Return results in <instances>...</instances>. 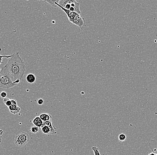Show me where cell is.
<instances>
[{
  "label": "cell",
  "instance_id": "cb8c5ba5",
  "mask_svg": "<svg viewBox=\"0 0 157 155\" xmlns=\"http://www.w3.org/2000/svg\"><path fill=\"white\" fill-rule=\"evenodd\" d=\"M156 154V155H157V154Z\"/></svg>",
  "mask_w": 157,
  "mask_h": 155
},
{
  "label": "cell",
  "instance_id": "44dd1931",
  "mask_svg": "<svg viewBox=\"0 0 157 155\" xmlns=\"http://www.w3.org/2000/svg\"><path fill=\"white\" fill-rule=\"evenodd\" d=\"M11 100L12 105H17V100L15 99Z\"/></svg>",
  "mask_w": 157,
  "mask_h": 155
},
{
  "label": "cell",
  "instance_id": "ac0fdd59",
  "mask_svg": "<svg viewBox=\"0 0 157 155\" xmlns=\"http://www.w3.org/2000/svg\"><path fill=\"white\" fill-rule=\"evenodd\" d=\"M7 95V93L4 92V91H3V92H1V93H0V96H1V97L3 99L6 97Z\"/></svg>",
  "mask_w": 157,
  "mask_h": 155
},
{
  "label": "cell",
  "instance_id": "ba28073f",
  "mask_svg": "<svg viewBox=\"0 0 157 155\" xmlns=\"http://www.w3.org/2000/svg\"><path fill=\"white\" fill-rule=\"evenodd\" d=\"M149 146L152 152L157 154V142L155 140H151L149 142Z\"/></svg>",
  "mask_w": 157,
  "mask_h": 155
},
{
  "label": "cell",
  "instance_id": "7c38bea8",
  "mask_svg": "<svg viewBox=\"0 0 157 155\" xmlns=\"http://www.w3.org/2000/svg\"><path fill=\"white\" fill-rule=\"evenodd\" d=\"M60 1L61 0H44V1L50 4L53 7H57V6H56V3H59Z\"/></svg>",
  "mask_w": 157,
  "mask_h": 155
},
{
  "label": "cell",
  "instance_id": "3957f363",
  "mask_svg": "<svg viewBox=\"0 0 157 155\" xmlns=\"http://www.w3.org/2000/svg\"><path fill=\"white\" fill-rule=\"evenodd\" d=\"M58 4L65 9L81 14L80 3L76 0H61Z\"/></svg>",
  "mask_w": 157,
  "mask_h": 155
},
{
  "label": "cell",
  "instance_id": "6da1fadb",
  "mask_svg": "<svg viewBox=\"0 0 157 155\" xmlns=\"http://www.w3.org/2000/svg\"><path fill=\"white\" fill-rule=\"evenodd\" d=\"M26 67L24 61L21 58L19 53L12 54L7 63L1 68V70L8 74L14 83H20L23 78Z\"/></svg>",
  "mask_w": 157,
  "mask_h": 155
},
{
  "label": "cell",
  "instance_id": "5b68a950",
  "mask_svg": "<svg viewBox=\"0 0 157 155\" xmlns=\"http://www.w3.org/2000/svg\"><path fill=\"white\" fill-rule=\"evenodd\" d=\"M71 22L77 26L81 29L86 26V22L85 19L81 15V14L77 13L73 18Z\"/></svg>",
  "mask_w": 157,
  "mask_h": 155
},
{
  "label": "cell",
  "instance_id": "52a82bcc",
  "mask_svg": "<svg viewBox=\"0 0 157 155\" xmlns=\"http://www.w3.org/2000/svg\"><path fill=\"white\" fill-rule=\"evenodd\" d=\"M8 108L10 112L13 114H19L21 111V108L17 105H12Z\"/></svg>",
  "mask_w": 157,
  "mask_h": 155
},
{
  "label": "cell",
  "instance_id": "603a6c76",
  "mask_svg": "<svg viewBox=\"0 0 157 155\" xmlns=\"http://www.w3.org/2000/svg\"><path fill=\"white\" fill-rule=\"evenodd\" d=\"M38 1H44V0H38Z\"/></svg>",
  "mask_w": 157,
  "mask_h": 155
},
{
  "label": "cell",
  "instance_id": "30bf717a",
  "mask_svg": "<svg viewBox=\"0 0 157 155\" xmlns=\"http://www.w3.org/2000/svg\"><path fill=\"white\" fill-rule=\"evenodd\" d=\"M35 75L33 74H29L26 77V80L29 83H33L36 81Z\"/></svg>",
  "mask_w": 157,
  "mask_h": 155
},
{
  "label": "cell",
  "instance_id": "9c48e42d",
  "mask_svg": "<svg viewBox=\"0 0 157 155\" xmlns=\"http://www.w3.org/2000/svg\"><path fill=\"white\" fill-rule=\"evenodd\" d=\"M32 122L34 125V126H37L39 128H41L43 126V121L42 120L39 116L36 117L35 119H34L33 120Z\"/></svg>",
  "mask_w": 157,
  "mask_h": 155
},
{
  "label": "cell",
  "instance_id": "e0dca14e",
  "mask_svg": "<svg viewBox=\"0 0 157 155\" xmlns=\"http://www.w3.org/2000/svg\"><path fill=\"white\" fill-rule=\"evenodd\" d=\"M12 55H9V56H4V55H0V65L2 63V61H3V58H10L12 57Z\"/></svg>",
  "mask_w": 157,
  "mask_h": 155
},
{
  "label": "cell",
  "instance_id": "5bb4252c",
  "mask_svg": "<svg viewBox=\"0 0 157 155\" xmlns=\"http://www.w3.org/2000/svg\"><path fill=\"white\" fill-rule=\"evenodd\" d=\"M39 127L34 126L31 127V129L30 130V131L32 133H34V134H36L39 131Z\"/></svg>",
  "mask_w": 157,
  "mask_h": 155
},
{
  "label": "cell",
  "instance_id": "277c9868",
  "mask_svg": "<svg viewBox=\"0 0 157 155\" xmlns=\"http://www.w3.org/2000/svg\"><path fill=\"white\" fill-rule=\"evenodd\" d=\"M30 140L29 134L26 132H22L17 135L14 140L15 144L19 147H24Z\"/></svg>",
  "mask_w": 157,
  "mask_h": 155
},
{
  "label": "cell",
  "instance_id": "7402d4cb",
  "mask_svg": "<svg viewBox=\"0 0 157 155\" xmlns=\"http://www.w3.org/2000/svg\"><path fill=\"white\" fill-rule=\"evenodd\" d=\"M148 155H156V154H155V153H153V152H152V153H150V154H149Z\"/></svg>",
  "mask_w": 157,
  "mask_h": 155
},
{
  "label": "cell",
  "instance_id": "2e32d148",
  "mask_svg": "<svg viewBox=\"0 0 157 155\" xmlns=\"http://www.w3.org/2000/svg\"><path fill=\"white\" fill-rule=\"evenodd\" d=\"M118 139L120 142H123L126 140V135L124 134H121L119 135Z\"/></svg>",
  "mask_w": 157,
  "mask_h": 155
},
{
  "label": "cell",
  "instance_id": "9a60e30c",
  "mask_svg": "<svg viewBox=\"0 0 157 155\" xmlns=\"http://www.w3.org/2000/svg\"><path fill=\"white\" fill-rule=\"evenodd\" d=\"M92 149L93 151L94 155H101V154H100V151H99V148L97 147H92Z\"/></svg>",
  "mask_w": 157,
  "mask_h": 155
},
{
  "label": "cell",
  "instance_id": "8992f818",
  "mask_svg": "<svg viewBox=\"0 0 157 155\" xmlns=\"http://www.w3.org/2000/svg\"><path fill=\"white\" fill-rule=\"evenodd\" d=\"M41 128L42 132L45 135H55L57 133L56 131L53 130L47 126H43Z\"/></svg>",
  "mask_w": 157,
  "mask_h": 155
},
{
  "label": "cell",
  "instance_id": "8fae6325",
  "mask_svg": "<svg viewBox=\"0 0 157 155\" xmlns=\"http://www.w3.org/2000/svg\"><path fill=\"white\" fill-rule=\"evenodd\" d=\"M39 117L43 121L51 120H52V116L50 114H42L40 115L39 116Z\"/></svg>",
  "mask_w": 157,
  "mask_h": 155
},
{
  "label": "cell",
  "instance_id": "7a4b0ae2",
  "mask_svg": "<svg viewBox=\"0 0 157 155\" xmlns=\"http://www.w3.org/2000/svg\"><path fill=\"white\" fill-rule=\"evenodd\" d=\"M17 84L14 83L8 74L3 72L0 71V88L9 89L17 86Z\"/></svg>",
  "mask_w": 157,
  "mask_h": 155
},
{
  "label": "cell",
  "instance_id": "4fadbf2b",
  "mask_svg": "<svg viewBox=\"0 0 157 155\" xmlns=\"http://www.w3.org/2000/svg\"><path fill=\"white\" fill-rule=\"evenodd\" d=\"M3 101L4 104L7 107H9V106L12 105L11 100L9 98H5L3 99Z\"/></svg>",
  "mask_w": 157,
  "mask_h": 155
},
{
  "label": "cell",
  "instance_id": "d6986e66",
  "mask_svg": "<svg viewBox=\"0 0 157 155\" xmlns=\"http://www.w3.org/2000/svg\"><path fill=\"white\" fill-rule=\"evenodd\" d=\"M3 134H4V131L1 129H0V144H1V143Z\"/></svg>",
  "mask_w": 157,
  "mask_h": 155
},
{
  "label": "cell",
  "instance_id": "ffe728a7",
  "mask_svg": "<svg viewBox=\"0 0 157 155\" xmlns=\"http://www.w3.org/2000/svg\"><path fill=\"white\" fill-rule=\"evenodd\" d=\"M37 103L38 105H42L43 103H44V101H43V99H39L38 100Z\"/></svg>",
  "mask_w": 157,
  "mask_h": 155
}]
</instances>
